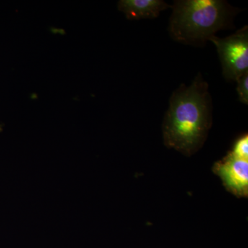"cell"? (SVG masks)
Returning a JSON list of instances; mask_svg holds the SVG:
<instances>
[{"label":"cell","mask_w":248,"mask_h":248,"mask_svg":"<svg viewBox=\"0 0 248 248\" xmlns=\"http://www.w3.org/2000/svg\"><path fill=\"white\" fill-rule=\"evenodd\" d=\"M208 84L199 74L190 86L172 93L163 124L165 145L191 155L203 145L212 124Z\"/></svg>","instance_id":"obj_1"},{"label":"cell","mask_w":248,"mask_h":248,"mask_svg":"<svg viewBox=\"0 0 248 248\" xmlns=\"http://www.w3.org/2000/svg\"><path fill=\"white\" fill-rule=\"evenodd\" d=\"M169 32L184 45L202 46L232 25L236 9L222 0H180L171 6Z\"/></svg>","instance_id":"obj_2"},{"label":"cell","mask_w":248,"mask_h":248,"mask_svg":"<svg viewBox=\"0 0 248 248\" xmlns=\"http://www.w3.org/2000/svg\"><path fill=\"white\" fill-rule=\"evenodd\" d=\"M216 46L223 75L228 81H236L248 72V26L224 38H210Z\"/></svg>","instance_id":"obj_3"},{"label":"cell","mask_w":248,"mask_h":248,"mask_svg":"<svg viewBox=\"0 0 248 248\" xmlns=\"http://www.w3.org/2000/svg\"><path fill=\"white\" fill-rule=\"evenodd\" d=\"M215 170L228 190L239 197H247L248 160L239 159L228 154L215 165Z\"/></svg>","instance_id":"obj_4"},{"label":"cell","mask_w":248,"mask_h":248,"mask_svg":"<svg viewBox=\"0 0 248 248\" xmlns=\"http://www.w3.org/2000/svg\"><path fill=\"white\" fill-rule=\"evenodd\" d=\"M169 7L171 6L162 0H122L118 2V9L131 20L159 17L160 13Z\"/></svg>","instance_id":"obj_5"},{"label":"cell","mask_w":248,"mask_h":248,"mask_svg":"<svg viewBox=\"0 0 248 248\" xmlns=\"http://www.w3.org/2000/svg\"><path fill=\"white\" fill-rule=\"evenodd\" d=\"M236 158L248 160V136L245 135L235 143L232 151L230 153Z\"/></svg>","instance_id":"obj_6"},{"label":"cell","mask_w":248,"mask_h":248,"mask_svg":"<svg viewBox=\"0 0 248 248\" xmlns=\"http://www.w3.org/2000/svg\"><path fill=\"white\" fill-rule=\"evenodd\" d=\"M238 96L240 102L248 105V72L244 73L236 80Z\"/></svg>","instance_id":"obj_7"}]
</instances>
